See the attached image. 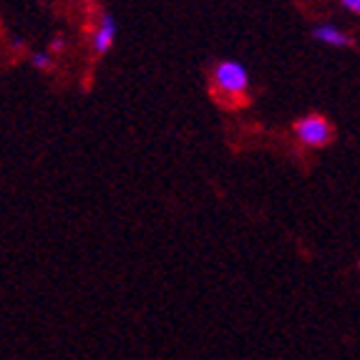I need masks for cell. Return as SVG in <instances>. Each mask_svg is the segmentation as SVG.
<instances>
[{"instance_id":"cell-1","label":"cell","mask_w":360,"mask_h":360,"mask_svg":"<svg viewBox=\"0 0 360 360\" xmlns=\"http://www.w3.org/2000/svg\"><path fill=\"white\" fill-rule=\"evenodd\" d=\"M250 84L247 68L237 60H222L214 66V86L227 96H242Z\"/></svg>"},{"instance_id":"cell-2","label":"cell","mask_w":360,"mask_h":360,"mask_svg":"<svg viewBox=\"0 0 360 360\" xmlns=\"http://www.w3.org/2000/svg\"><path fill=\"white\" fill-rule=\"evenodd\" d=\"M295 134H297V139H300L302 144L307 146H323L330 141V124L323 119V116H305L302 121H297V127H295Z\"/></svg>"},{"instance_id":"cell-3","label":"cell","mask_w":360,"mask_h":360,"mask_svg":"<svg viewBox=\"0 0 360 360\" xmlns=\"http://www.w3.org/2000/svg\"><path fill=\"white\" fill-rule=\"evenodd\" d=\"M116 38V23L111 18V13H101V23H98L96 33H94V51L96 53H106L111 49V43Z\"/></svg>"},{"instance_id":"cell-4","label":"cell","mask_w":360,"mask_h":360,"mask_svg":"<svg viewBox=\"0 0 360 360\" xmlns=\"http://www.w3.org/2000/svg\"><path fill=\"white\" fill-rule=\"evenodd\" d=\"M312 36L318 38L320 43H325V46H335V49H340V46H350V38L342 33V30H338L335 25H318V28L312 30Z\"/></svg>"},{"instance_id":"cell-5","label":"cell","mask_w":360,"mask_h":360,"mask_svg":"<svg viewBox=\"0 0 360 360\" xmlns=\"http://www.w3.org/2000/svg\"><path fill=\"white\" fill-rule=\"evenodd\" d=\"M30 60H33V66L41 68V71H46V68H51V56H49V53H36Z\"/></svg>"},{"instance_id":"cell-6","label":"cell","mask_w":360,"mask_h":360,"mask_svg":"<svg viewBox=\"0 0 360 360\" xmlns=\"http://www.w3.org/2000/svg\"><path fill=\"white\" fill-rule=\"evenodd\" d=\"M340 3L348 8L350 13H358V15H360V0H340Z\"/></svg>"},{"instance_id":"cell-7","label":"cell","mask_w":360,"mask_h":360,"mask_svg":"<svg viewBox=\"0 0 360 360\" xmlns=\"http://www.w3.org/2000/svg\"><path fill=\"white\" fill-rule=\"evenodd\" d=\"M60 49H63V41H60V38H58V41L51 43V51H60Z\"/></svg>"}]
</instances>
